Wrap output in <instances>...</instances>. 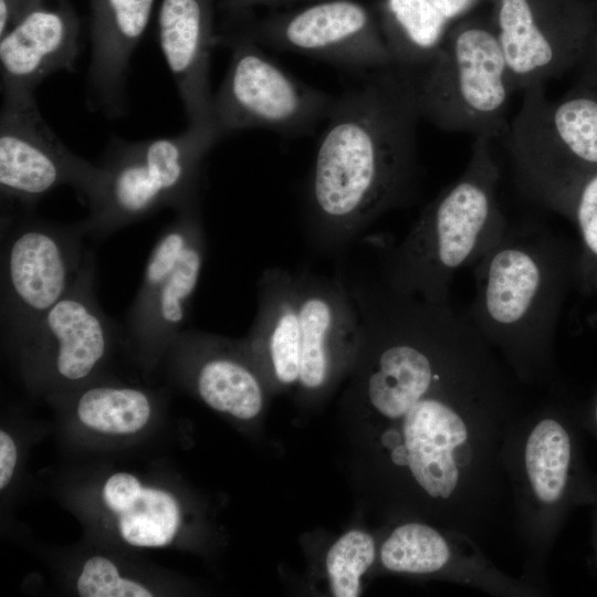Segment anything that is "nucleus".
<instances>
[{
	"label": "nucleus",
	"instance_id": "obj_31",
	"mask_svg": "<svg viewBox=\"0 0 597 597\" xmlns=\"http://www.w3.org/2000/svg\"><path fill=\"white\" fill-rule=\"evenodd\" d=\"M241 1H243V2H244V1H253V0H241Z\"/></svg>",
	"mask_w": 597,
	"mask_h": 597
},
{
	"label": "nucleus",
	"instance_id": "obj_2",
	"mask_svg": "<svg viewBox=\"0 0 597 597\" xmlns=\"http://www.w3.org/2000/svg\"><path fill=\"white\" fill-rule=\"evenodd\" d=\"M576 258L568 241L527 218L510 222L472 266L475 292L465 313L519 380L548 374L563 305L576 286Z\"/></svg>",
	"mask_w": 597,
	"mask_h": 597
},
{
	"label": "nucleus",
	"instance_id": "obj_7",
	"mask_svg": "<svg viewBox=\"0 0 597 597\" xmlns=\"http://www.w3.org/2000/svg\"><path fill=\"white\" fill-rule=\"evenodd\" d=\"M223 41L231 59L212 100L220 137L249 128L301 136L326 119L335 96L295 78L244 32Z\"/></svg>",
	"mask_w": 597,
	"mask_h": 597
},
{
	"label": "nucleus",
	"instance_id": "obj_27",
	"mask_svg": "<svg viewBox=\"0 0 597 597\" xmlns=\"http://www.w3.org/2000/svg\"><path fill=\"white\" fill-rule=\"evenodd\" d=\"M44 0H0V36Z\"/></svg>",
	"mask_w": 597,
	"mask_h": 597
},
{
	"label": "nucleus",
	"instance_id": "obj_29",
	"mask_svg": "<svg viewBox=\"0 0 597 597\" xmlns=\"http://www.w3.org/2000/svg\"><path fill=\"white\" fill-rule=\"evenodd\" d=\"M449 22L468 12L478 0H428Z\"/></svg>",
	"mask_w": 597,
	"mask_h": 597
},
{
	"label": "nucleus",
	"instance_id": "obj_16",
	"mask_svg": "<svg viewBox=\"0 0 597 597\" xmlns=\"http://www.w3.org/2000/svg\"><path fill=\"white\" fill-rule=\"evenodd\" d=\"M155 0H91L93 103L109 117L124 111L129 61L148 25Z\"/></svg>",
	"mask_w": 597,
	"mask_h": 597
},
{
	"label": "nucleus",
	"instance_id": "obj_21",
	"mask_svg": "<svg viewBox=\"0 0 597 597\" xmlns=\"http://www.w3.org/2000/svg\"><path fill=\"white\" fill-rule=\"evenodd\" d=\"M76 412L88 428L104 433L127 434L145 427L151 406L148 396L139 389L96 386L83 391Z\"/></svg>",
	"mask_w": 597,
	"mask_h": 597
},
{
	"label": "nucleus",
	"instance_id": "obj_22",
	"mask_svg": "<svg viewBox=\"0 0 597 597\" xmlns=\"http://www.w3.org/2000/svg\"><path fill=\"white\" fill-rule=\"evenodd\" d=\"M451 556L447 541L434 528L421 523L398 526L380 551L384 566L397 573L430 574L438 572Z\"/></svg>",
	"mask_w": 597,
	"mask_h": 597
},
{
	"label": "nucleus",
	"instance_id": "obj_5",
	"mask_svg": "<svg viewBox=\"0 0 597 597\" xmlns=\"http://www.w3.org/2000/svg\"><path fill=\"white\" fill-rule=\"evenodd\" d=\"M504 144L517 189L562 213L577 184L597 171V90L572 87L551 101L544 84L523 92Z\"/></svg>",
	"mask_w": 597,
	"mask_h": 597
},
{
	"label": "nucleus",
	"instance_id": "obj_14",
	"mask_svg": "<svg viewBox=\"0 0 597 597\" xmlns=\"http://www.w3.org/2000/svg\"><path fill=\"white\" fill-rule=\"evenodd\" d=\"M80 24L65 0H44L0 36L1 87L4 93H33L53 73L73 71Z\"/></svg>",
	"mask_w": 597,
	"mask_h": 597
},
{
	"label": "nucleus",
	"instance_id": "obj_1",
	"mask_svg": "<svg viewBox=\"0 0 597 597\" xmlns=\"http://www.w3.org/2000/svg\"><path fill=\"white\" fill-rule=\"evenodd\" d=\"M420 119L415 72L398 65L367 72L335 96L305 188L304 229L315 251L343 253L412 200Z\"/></svg>",
	"mask_w": 597,
	"mask_h": 597
},
{
	"label": "nucleus",
	"instance_id": "obj_4",
	"mask_svg": "<svg viewBox=\"0 0 597 597\" xmlns=\"http://www.w3.org/2000/svg\"><path fill=\"white\" fill-rule=\"evenodd\" d=\"M219 139L192 126L139 142L113 137L98 164L102 176L88 216L77 222L84 235L103 240L161 209L178 212L200 201L203 160Z\"/></svg>",
	"mask_w": 597,
	"mask_h": 597
},
{
	"label": "nucleus",
	"instance_id": "obj_26",
	"mask_svg": "<svg viewBox=\"0 0 597 597\" xmlns=\"http://www.w3.org/2000/svg\"><path fill=\"white\" fill-rule=\"evenodd\" d=\"M576 70L575 85L597 90V11L594 9L587 45Z\"/></svg>",
	"mask_w": 597,
	"mask_h": 597
},
{
	"label": "nucleus",
	"instance_id": "obj_17",
	"mask_svg": "<svg viewBox=\"0 0 597 597\" xmlns=\"http://www.w3.org/2000/svg\"><path fill=\"white\" fill-rule=\"evenodd\" d=\"M559 416H545L532 428L524 448V470L538 504L556 510L574 499L578 482L575 436Z\"/></svg>",
	"mask_w": 597,
	"mask_h": 597
},
{
	"label": "nucleus",
	"instance_id": "obj_30",
	"mask_svg": "<svg viewBox=\"0 0 597 597\" xmlns=\"http://www.w3.org/2000/svg\"><path fill=\"white\" fill-rule=\"evenodd\" d=\"M591 417L594 419V422L597 426V395L594 398L593 406H591Z\"/></svg>",
	"mask_w": 597,
	"mask_h": 597
},
{
	"label": "nucleus",
	"instance_id": "obj_28",
	"mask_svg": "<svg viewBox=\"0 0 597 597\" xmlns=\"http://www.w3.org/2000/svg\"><path fill=\"white\" fill-rule=\"evenodd\" d=\"M17 462V448L12 438L0 431V489L10 482Z\"/></svg>",
	"mask_w": 597,
	"mask_h": 597
},
{
	"label": "nucleus",
	"instance_id": "obj_24",
	"mask_svg": "<svg viewBox=\"0 0 597 597\" xmlns=\"http://www.w3.org/2000/svg\"><path fill=\"white\" fill-rule=\"evenodd\" d=\"M375 558V544L370 535L350 531L343 535L326 555V568L336 597L359 595L360 576Z\"/></svg>",
	"mask_w": 597,
	"mask_h": 597
},
{
	"label": "nucleus",
	"instance_id": "obj_20",
	"mask_svg": "<svg viewBox=\"0 0 597 597\" xmlns=\"http://www.w3.org/2000/svg\"><path fill=\"white\" fill-rule=\"evenodd\" d=\"M196 385L209 407L235 418L252 419L262 408L260 381L237 359L223 355L207 358L197 370Z\"/></svg>",
	"mask_w": 597,
	"mask_h": 597
},
{
	"label": "nucleus",
	"instance_id": "obj_10",
	"mask_svg": "<svg viewBox=\"0 0 597 597\" xmlns=\"http://www.w3.org/2000/svg\"><path fill=\"white\" fill-rule=\"evenodd\" d=\"M98 165L72 153L43 119L33 93H4L0 115V191L30 208L61 186L86 203L95 195Z\"/></svg>",
	"mask_w": 597,
	"mask_h": 597
},
{
	"label": "nucleus",
	"instance_id": "obj_25",
	"mask_svg": "<svg viewBox=\"0 0 597 597\" xmlns=\"http://www.w3.org/2000/svg\"><path fill=\"white\" fill-rule=\"evenodd\" d=\"M76 588L82 597H151L140 584L119 576L116 566L107 558H88L77 579Z\"/></svg>",
	"mask_w": 597,
	"mask_h": 597
},
{
	"label": "nucleus",
	"instance_id": "obj_11",
	"mask_svg": "<svg viewBox=\"0 0 597 597\" xmlns=\"http://www.w3.org/2000/svg\"><path fill=\"white\" fill-rule=\"evenodd\" d=\"M534 0H499L495 32L513 92L576 69L585 52L593 8L574 0L543 18Z\"/></svg>",
	"mask_w": 597,
	"mask_h": 597
},
{
	"label": "nucleus",
	"instance_id": "obj_12",
	"mask_svg": "<svg viewBox=\"0 0 597 597\" xmlns=\"http://www.w3.org/2000/svg\"><path fill=\"white\" fill-rule=\"evenodd\" d=\"M244 33L276 50L366 73L396 65L367 10L350 0L315 3L282 22Z\"/></svg>",
	"mask_w": 597,
	"mask_h": 597
},
{
	"label": "nucleus",
	"instance_id": "obj_19",
	"mask_svg": "<svg viewBox=\"0 0 597 597\" xmlns=\"http://www.w3.org/2000/svg\"><path fill=\"white\" fill-rule=\"evenodd\" d=\"M390 27L383 34L395 64L418 71L430 62L449 21L428 0H387Z\"/></svg>",
	"mask_w": 597,
	"mask_h": 597
},
{
	"label": "nucleus",
	"instance_id": "obj_13",
	"mask_svg": "<svg viewBox=\"0 0 597 597\" xmlns=\"http://www.w3.org/2000/svg\"><path fill=\"white\" fill-rule=\"evenodd\" d=\"M117 325L96 296V264L91 252L81 274L21 341L30 352L46 358L56 377L65 381L87 378L107 354Z\"/></svg>",
	"mask_w": 597,
	"mask_h": 597
},
{
	"label": "nucleus",
	"instance_id": "obj_18",
	"mask_svg": "<svg viewBox=\"0 0 597 597\" xmlns=\"http://www.w3.org/2000/svg\"><path fill=\"white\" fill-rule=\"evenodd\" d=\"M103 500L115 513L122 537L138 547L169 544L180 524L176 500L167 492L144 488L128 473H116L103 488Z\"/></svg>",
	"mask_w": 597,
	"mask_h": 597
},
{
	"label": "nucleus",
	"instance_id": "obj_15",
	"mask_svg": "<svg viewBox=\"0 0 597 597\" xmlns=\"http://www.w3.org/2000/svg\"><path fill=\"white\" fill-rule=\"evenodd\" d=\"M213 40L207 0H161L158 41L180 95L188 126L218 134L210 90Z\"/></svg>",
	"mask_w": 597,
	"mask_h": 597
},
{
	"label": "nucleus",
	"instance_id": "obj_8",
	"mask_svg": "<svg viewBox=\"0 0 597 597\" xmlns=\"http://www.w3.org/2000/svg\"><path fill=\"white\" fill-rule=\"evenodd\" d=\"M1 245V327L22 341L74 284L91 251L77 222L31 216L11 221Z\"/></svg>",
	"mask_w": 597,
	"mask_h": 597
},
{
	"label": "nucleus",
	"instance_id": "obj_6",
	"mask_svg": "<svg viewBox=\"0 0 597 597\" xmlns=\"http://www.w3.org/2000/svg\"><path fill=\"white\" fill-rule=\"evenodd\" d=\"M415 85L421 118L437 128L492 142L507 135L514 92L495 29L478 22L448 29L430 62L415 72Z\"/></svg>",
	"mask_w": 597,
	"mask_h": 597
},
{
	"label": "nucleus",
	"instance_id": "obj_9",
	"mask_svg": "<svg viewBox=\"0 0 597 597\" xmlns=\"http://www.w3.org/2000/svg\"><path fill=\"white\" fill-rule=\"evenodd\" d=\"M207 252L200 205L189 206L164 227L146 262L129 306V336L157 350L181 332L198 287Z\"/></svg>",
	"mask_w": 597,
	"mask_h": 597
},
{
	"label": "nucleus",
	"instance_id": "obj_23",
	"mask_svg": "<svg viewBox=\"0 0 597 597\" xmlns=\"http://www.w3.org/2000/svg\"><path fill=\"white\" fill-rule=\"evenodd\" d=\"M561 214L573 221L579 233L576 286L584 294H597V171L577 184Z\"/></svg>",
	"mask_w": 597,
	"mask_h": 597
},
{
	"label": "nucleus",
	"instance_id": "obj_3",
	"mask_svg": "<svg viewBox=\"0 0 597 597\" xmlns=\"http://www.w3.org/2000/svg\"><path fill=\"white\" fill-rule=\"evenodd\" d=\"M500 178L492 140L475 137L460 177L423 207L404 239L386 252L380 280L397 292L449 303L455 274L480 261L509 227L499 200Z\"/></svg>",
	"mask_w": 597,
	"mask_h": 597
}]
</instances>
